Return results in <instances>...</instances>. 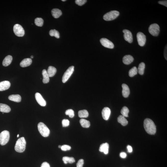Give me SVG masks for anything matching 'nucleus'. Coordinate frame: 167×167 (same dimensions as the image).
Returning a JSON list of instances; mask_svg holds the SVG:
<instances>
[{"mask_svg":"<svg viewBox=\"0 0 167 167\" xmlns=\"http://www.w3.org/2000/svg\"><path fill=\"white\" fill-rule=\"evenodd\" d=\"M61 146H61V145H59V146H58V147L60 148H61Z\"/></svg>","mask_w":167,"mask_h":167,"instance_id":"obj_44","label":"nucleus"},{"mask_svg":"<svg viewBox=\"0 0 167 167\" xmlns=\"http://www.w3.org/2000/svg\"><path fill=\"white\" fill-rule=\"evenodd\" d=\"M111 111L110 108L108 107L104 108L102 111V116L105 120H107L109 119L110 116Z\"/></svg>","mask_w":167,"mask_h":167,"instance_id":"obj_13","label":"nucleus"},{"mask_svg":"<svg viewBox=\"0 0 167 167\" xmlns=\"http://www.w3.org/2000/svg\"><path fill=\"white\" fill-rule=\"evenodd\" d=\"M74 66H70L66 71L63 75L62 79V81L63 83H65L69 78L74 71Z\"/></svg>","mask_w":167,"mask_h":167,"instance_id":"obj_7","label":"nucleus"},{"mask_svg":"<svg viewBox=\"0 0 167 167\" xmlns=\"http://www.w3.org/2000/svg\"><path fill=\"white\" fill-rule=\"evenodd\" d=\"M158 3L160 5L164 6L167 7V1H158Z\"/></svg>","mask_w":167,"mask_h":167,"instance_id":"obj_39","label":"nucleus"},{"mask_svg":"<svg viewBox=\"0 0 167 167\" xmlns=\"http://www.w3.org/2000/svg\"><path fill=\"white\" fill-rule=\"evenodd\" d=\"M119 15V11L114 10L110 11L103 16V19L106 21H112L116 19Z\"/></svg>","mask_w":167,"mask_h":167,"instance_id":"obj_4","label":"nucleus"},{"mask_svg":"<svg viewBox=\"0 0 167 167\" xmlns=\"http://www.w3.org/2000/svg\"><path fill=\"white\" fill-rule=\"evenodd\" d=\"M38 129L40 134L44 137H48L50 134V131L46 125L42 122L38 124Z\"/></svg>","mask_w":167,"mask_h":167,"instance_id":"obj_3","label":"nucleus"},{"mask_svg":"<svg viewBox=\"0 0 167 167\" xmlns=\"http://www.w3.org/2000/svg\"><path fill=\"white\" fill-rule=\"evenodd\" d=\"M62 124L63 127H67L69 125V121L67 119H63L62 121Z\"/></svg>","mask_w":167,"mask_h":167,"instance_id":"obj_35","label":"nucleus"},{"mask_svg":"<svg viewBox=\"0 0 167 167\" xmlns=\"http://www.w3.org/2000/svg\"><path fill=\"white\" fill-rule=\"evenodd\" d=\"M134 58L132 56L127 55L124 56L123 59V62L125 64H130L134 60Z\"/></svg>","mask_w":167,"mask_h":167,"instance_id":"obj_17","label":"nucleus"},{"mask_svg":"<svg viewBox=\"0 0 167 167\" xmlns=\"http://www.w3.org/2000/svg\"><path fill=\"white\" fill-rule=\"evenodd\" d=\"M19 134H18V135H17V137H19Z\"/></svg>","mask_w":167,"mask_h":167,"instance_id":"obj_46","label":"nucleus"},{"mask_svg":"<svg viewBox=\"0 0 167 167\" xmlns=\"http://www.w3.org/2000/svg\"><path fill=\"white\" fill-rule=\"evenodd\" d=\"M51 13L53 17L55 18H57L62 15V12L61 10L57 8H54L51 11Z\"/></svg>","mask_w":167,"mask_h":167,"instance_id":"obj_22","label":"nucleus"},{"mask_svg":"<svg viewBox=\"0 0 167 167\" xmlns=\"http://www.w3.org/2000/svg\"><path fill=\"white\" fill-rule=\"evenodd\" d=\"M122 87L123 88L122 93L123 97L125 98L129 97L130 93V90L129 86L126 84H123L122 85Z\"/></svg>","mask_w":167,"mask_h":167,"instance_id":"obj_15","label":"nucleus"},{"mask_svg":"<svg viewBox=\"0 0 167 167\" xmlns=\"http://www.w3.org/2000/svg\"><path fill=\"white\" fill-rule=\"evenodd\" d=\"M138 70L136 67H134L129 70V76L130 77H132L137 74Z\"/></svg>","mask_w":167,"mask_h":167,"instance_id":"obj_30","label":"nucleus"},{"mask_svg":"<svg viewBox=\"0 0 167 167\" xmlns=\"http://www.w3.org/2000/svg\"><path fill=\"white\" fill-rule=\"evenodd\" d=\"M34 22L36 25L38 26H43L44 24V21L42 18H37L35 19Z\"/></svg>","mask_w":167,"mask_h":167,"instance_id":"obj_33","label":"nucleus"},{"mask_svg":"<svg viewBox=\"0 0 167 167\" xmlns=\"http://www.w3.org/2000/svg\"><path fill=\"white\" fill-rule=\"evenodd\" d=\"M62 159L63 162L65 164H67L68 163L72 164L75 162V160L74 158L72 157H70L67 156L64 157H63Z\"/></svg>","mask_w":167,"mask_h":167,"instance_id":"obj_26","label":"nucleus"},{"mask_svg":"<svg viewBox=\"0 0 167 167\" xmlns=\"http://www.w3.org/2000/svg\"><path fill=\"white\" fill-rule=\"evenodd\" d=\"M129 112V109L126 106H124L122 108V110L121 111V113L122 116H124V117H128V114Z\"/></svg>","mask_w":167,"mask_h":167,"instance_id":"obj_32","label":"nucleus"},{"mask_svg":"<svg viewBox=\"0 0 167 167\" xmlns=\"http://www.w3.org/2000/svg\"><path fill=\"white\" fill-rule=\"evenodd\" d=\"M71 147L69 145H64L62 146L61 149L62 150L66 151L69 150L71 149Z\"/></svg>","mask_w":167,"mask_h":167,"instance_id":"obj_37","label":"nucleus"},{"mask_svg":"<svg viewBox=\"0 0 167 167\" xmlns=\"http://www.w3.org/2000/svg\"><path fill=\"white\" fill-rule=\"evenodd\" d=\"M84 164V160L83 159H80L78 162L77 164V167H83Z\"/></svg>","mask_w":167,"mask_h":167,"instance_id":"obj_38","label":"nucleus"},{"mask_svg":"<svg viewBox=\"0 0 167 167\" xmlns=\"http://www.w3.org/2000/svg\"><path fill=\"white\" fill-rule=\"evenodd\" d=\"M118 121L119 123L123 126H125L128 124V122L124 116L122 115H120L118 118Z\"/></svg>","mask_w":167,"mask_h":167,"instance_id":"obj_25","label":"nucleus"},{"mask_svg":"<svg viewBox=\"0 0 167 167\" xmlns=\"http://www.w3.org/2000/svg\"><path fill=\"white\" fill-rule=\"evenodd\" d=\"M100 42L102 45L106 48L110 49L114 48V46L113 43L107 38H102L100 39Z\"/></svg>","mask_w":167,"mask_h":167,"instance_id":"obj_10","label":"nucleus"},{"mask_svg":"<svg viewBox=\"0 0 167 167\" xmlns=\"http://www.w3.org/2000/svg\"><path fill=\"white\" fill-rule=\"evenodd\" d=\"M124 33L123 37L124 39L129 43H132L133 41V36L131 32L127 30L123 31Z\"/></svg>","mask_w":167,"mask_h":167,"instance_id":"obj_11","label":"nucleus"},{"mask_svg":"<svg viewBox=\"0 0 167 167\" xmlns=\"http://www.w3.org/2000/svg\"><path fill=\"white\" fill-rule=\"evenodd\" d=\"M26 142L24 137L20 138L17 140L15 147V149L17 152H22L25 150Z\"/></svg>","mask_w":167,"mask_h":167,"instance_id":"obj_2","label":"nucleus"},{"mask_svg":"<svg viewBox=\"0 0 167 167\" xmlns=\"http://www.w3.org/2000/svg\"><path fill=\"white\" fill-rule=\"evenodd\" d=\"M11 86V83L8 81H4L0 82V91L8 90Z\"/></svg>","mask_w":167,"mask_h":167,"instance_id":"obj_14","label":"nucleus"},{"mask_svg":"<svg viewBox=\"0 0 167 167\" xmlns=\"http://www.w3.org/2000/svg\"><path fill=\"white\" fill-rule=\"evenodd\" d=\"M160 31V27L158 24L154 23L150 25L149 31L151 35L154 36H157L159 35Z\"/></svg>","mask_w":167,"mask_h":167,"instance_id":"obj_6","label":"nucleus"},{"mask_svg":"<svg viewBox=\"0 0 167 167\" xmlns=\"http://www.w3.org/2000/svg\"><path fill=\"white\" fill-rule=\"evenodd\" d=\"M78 116L80 118H86L88 117L89 113L86 110H80L78 112Z\"/></svg>","mask_w":167,"mask_h":167,"instance_id":"obj_28","label":"nucleus"},{"mask_svg":"<svg viewBox=\"0 0 167 167\" xmlns=\"http://www.w3.org/2000/svg\"><path fill=\"white\" fill-rule=\"evenodd\" d=\"M13 30L14 33L17 36L21 37L24 36L25 33L23 27L20 24H15L13 27Z\"/></svg>","mask_w":167,"mask_h":167,"instance_id":"obj_8","label":"nucleus"},{"mask_svg":"<svg viewBox=\"0 0 167 167\" xmlns=\"http://www.w3.org/2000/svg\"><path fill=\"white\" fill-rule=\"evenodd\" d=\"M137 38L139 45L141 47L144 46L146 42V36L143 33L139 32L137 34Z\"/></svg>","mask_w":167,"mask_h":167,"instance_id":"obj_9","label":"nucleus"},{"mask_svg":"<svg viewBox=\"0 0 167 167\" xmlns=\"http://www.w3.org/2000/svg\"><path fill=\"white\" fill-rule=\"evenodd\" d=\"M127 149H128V152H131L132 151V149L131 146L130 145H128L127 147Z\"/></svg>","mask_w":167,"mask_h":167,"instance_id":"obj_42","label":"nucleus"},{"mask_svg":"<svg viewBox=\"0 0 167 167\" xmlns=\"http://www.w3.org/2000/svg\"><path fill=\"white\" fill-rule=\"evenodd\" d=\"M42 73L43 77V82L44 84L48 83L50 79L47 71L45 69L43 70Z\"/></svg>","mask_w":167,"mask_h":167,"instance_id":"obj_24","label":"nucleus"},{"mask_svg":"<svg viewBox=\"0 0 167 167\" xmlns=\"http://www.w3.org/2000/svg\"><path fill=\"white\" fill-rule=\"evenodd\" d=\"M34 58V57H33V55L31 56V58Z\"/></svg>","mask_w":167,"mask_h":167,"instance_id":"obj_45","label":"nucleus"},{"mask_svg":"<svg viewBox=\"0 0 167 167\" xmlns=\"http://www.w3.org/2000/svg\"><path fill=\"white\" fill-rule=\"evenodd\" d=\"M8 99L9 100L17 103H19L21 102V96L19 94L11 95L8 97Z\"/></svg>","mask_w":167,"mask_h":167,"instance_id":"obj_20","label":"nucleus"},{"mask_svg":"<svg viewBox=\"0 0 167 167\" xmlns=\"http://www.w3.org/2000/svg\"><path fill=\"white\" fill-rule=\"evenodd\" d=\"M87 1L86 0H76L75 1V3L77 5L80 6H81L84 5Z\"/></svg>","mask_w":167,"mask_h":167,"instance_id":"obj_36","label":"nucleus"},{"mask_svg":"<svg viewBox=\"0 0 167 167\" xmlns=\"http://www.w3.org/2000/svg\"><path fill=\"white\" fill-rule=\"evenodd\" d=\"M12 60V57L10 55L7 56L3 61V65L5 67L11 64Z\"/></svg>","mask_w":167,"mask_h":167,"instance_id":"obj_21","label":"nucleus"},{"mask_svg":"<svg viewBox=\"0 0 167 167\" xmlns=\"http://www.w3.org/2000/svg\"><path fill=\"white\" fill-rule=\"evenodd\" d=\"M109 145L106 143L102 144L99 147V150L101 152H103L105 155H107L109 152Z\"/></svg>","mask_w":167,"mask_h":167,"instance_id":"obj_16","label":"nucleus"},{"mask_svg":"<svg viewBox=\"0 0 167 167\" xmlns=\"http://www.w3.org/2000/svg\"><path fill=\"white\" fill-rule=\"evenodd\" d=\"M145 68V64L143 62H142L139 64L137 69L138 72L141 75H143L144 73Z\"/></svg>","mask_w":167,"mask_h":167,"instance_id":"obj_29","label":"nucleus"},{"mask_svg":"<svg viewBox=\"0 0 167 167\" xmlns=\"http://www.w3.org/2000/svg\"><path fill=\"white\" fill-rule=\"evenodd\" d=\"M62 1H66V0H62Z\"/></svg>","mask_w":167,"mask_h":167,"instance_id":"obj_47","label":"nucleus"},{"mask_svg":"<svg viewBox=\"0 0 167 167\" xmlns=\"http://www.w3.org/2000/svg\"><path fill=\"white\" fill-rule=\"evenodd\" d=\"M80 123L82 127L88 128L90 127V124L89 121L84 119H81L80 121Z\"/></svg>","mask_w":167,"mask_h":167,"instance_id":"obj_27","label":"nucleus"},{"mask_svg":"<svg viewBox=\"0 0 167 167\" xmlns=\"http://www.w3.org/2000/svg\"><path fill=\"white\" fill-rule=\"evenodd\" d=\"M32 63V60L31 58H25L21 61L20 65L22 67H25L29 66Z\"/></svg>","mask_w":167,"mask_h":167,"instance_id":"obj_18","label":"nucleus"},{"mask_svg":"<svg viewBox=\"0 0 167 167\" xmlns=\"http://www.w3.org/2000/svg\"><path fill=\"white\" fill-rule=\"evenodd\" d=\"M35 97L37 102L40 106H45L46 105V102L43 98L42 96L40 93H37L35 94Z\"/></svg>","mask_w":167,"mask_h":167,"instance_id":"obj_12","label":"nucleus"},{"mask_svg":"<svg viewBox=\"0 0 167 167\" xmlns=\"http://www.w3.org/2000/svg\"><path fill=\"white\" fill-rule=\"evenodd\" d=\"M47 73L49 77H52L54 76L57 73V70L55 67L50 66L47 71Z\"/></svg>","mask_w":167,"mask_h":167,"instance_id":"obj_23","label":"nucleus"},{"mask_svg":"<svg viewBox=\"0 0 167 167\" xmlns=\"http://www.w3.org/2000/svg\"><path fill=\"white\" fill-rule=\"evenodd\" d=\"M120 156L121 158H125L127 157V154L124 152H121L120 154Z\"/></svg>","mask_w":167,"mask_h":167,"instance_id":"obj_41","label":"nucleus"},{"mask_svg":"<svg viewBox=\"0 0 167 167\" xmlns=\"http://www.w3.org/2000/svg\"><path fill=\"white\" fill-rule=\"evenodd\" d=\"M144 127L145 131L149 134L154 135L156 131V127L151 119H145L144 121Z\"/></svg>","mask_w":167,"mask_h":167,"instance_id":"obj_1","label":"nucleus"},{"mask_svg":"<svg viewBox=\"0 0 167 167\" xmlns=\"http://www.w3.org/2000/svg\"><path fill=\"white\" fill-rule=\"evenodd\" d=\"M65 113L66 115H68L70 118H73L74 116V112L72 109H69L66 110Z\"/></svg>","mask_w":167,"mask_h":167,"instance_id":"obj_34","label":"nucleus"},{"mask_svg":"<svg viewBox=\"0 0 167 167\" xmlns=\"http://www.w3.org/2000/svg\"><path fill=\"white\" fill-rule=\"evenodd\" d=\"M11 110L10 108L8 105L0 103V112L3 113H9Z\"/></svg>","mask_w":167,"mask_h":167,"instance_id":"obj_19","label":"nucleus"},{"mask_svg":"<svg viewBox=\"0 0 167 167\" xmlns=\"http://www.w3.org/2000/svg\"><path fill=\"white\" fill-rule=\"evenodd\" d=\"M164 57H165V59L167 60V46H166L165 47V50H164Z\"/></svg>","mask_w":167,"mask_h":167,"instance_id":"obj_43","label":"nucleus"},{"mask_svg":"<svg viewBox=\"0 0 167 167\" xmlns=\"http://www.w3.org/2000/svg\"><path fill=\"white\" fill-rule=\"evenodd\" d=\"M50 35L51 36H54L57 38L60 37L59 33L55 30H51L49 32Z\"/></svg>","mask_w":167,"mask_h":167,"instance_id":"obj_31","label":"nucleus"},{"mask_svg":"<svg viewBox=\"0 0 167 167\" xmlns=\"http://www.w3.org/2000/svg\"><path fill=\"white\" fill-rule=\"evenodd\" d=\"M10 133L8 131H3L0 133V144L4 145L6 144L9 141Z\"/></svg>","mask_w":167,"mask_h":167,"instance_id":"obj_5","label":"nucleus"},{"mask_svg":"<svg viewBox=\"0 0 167 167\" xmlns=\"http://www.w3.org/2000/svg\"><path fill=\"white\" fill-rule=\"evenodd\" d=\"M41 167H50L49 164L46 162H43L41 165Z\"/></svg>","mask_w":167,"mask_h":167,"instance_id":"obj_40","label":"nucleus"}]
</instances>
